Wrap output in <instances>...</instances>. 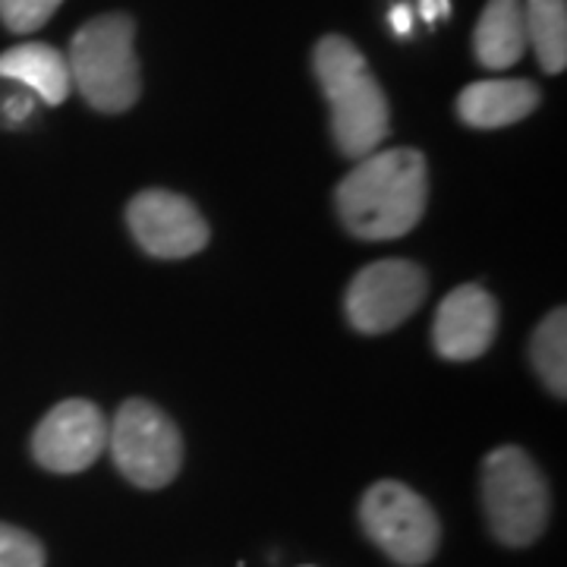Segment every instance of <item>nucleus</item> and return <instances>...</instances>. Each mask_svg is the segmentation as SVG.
<instances>
[{
    "instance_id": "6",
    "label": "nucleus",
    "mask_w": 567,
    "mask_h": 567,
    "mask_svg": "<svg viewBox=\"0 0 567 567\" xmlns=\"http://www.w3.org/2000/svg\"><path fill=\"white\" fill-rule=\"evenodd\" d=\"M360 520L369 539L385 551L391 561L420 567L432 561L442 527L435 511L423 495L394 480H382L369 488L360 505Z\"/></svg>"
},
{
    "instance_id": "17",
    "label": "nucleus",
    "mask_w": 567,
    "mask_h": 567,
    "mask_svg": "<svg viewBox=\"0 0 567 567\" xmlns=\"http://www.w3.org/2000/svg\"><path fill=\"white\" fill-rule=\"evenodd\" d=\"M0 567H44V546L32 533L0 524Z\"/></svg>"
},
{
    "instance_id": "2",
    "label": "nucleus",
    "mask_w": 567,
    "mask_h": 567,
    "mask_svg": "<svg viewBox=\"0 0 567 567\" xmlns=\"http://www.w3.org/2000/svg\"><path fill=\"white\" fill-rule=\"evenodd\" d=\"M316 80L331 107V133L347 158L372 155L388 136V102L382 85L369 73L363 51L341 35L316 44Z\"/></svg>"
},
{
    "instance_id": "14",
    "label": "nucleus",
    "mask_w": 567,
    "mask_h": 567,
    "mask_svg": "<svg viewBox=\"0 0 567 567\" xmlns=\"http://www.w3.org/2000/svg\"><path fill=\"white\" fill-rule=\"evenodd\" d=\"M527 44L546 73H561L567 63V0H527L524 3Z\"/></svg>"
},
{
    "instance_id": "8",
    "label": "nucleus",
    "mask_w": 567,
    "mask_h": 567,
    "mask_svg": "<svg viewBox=\"0 0 567 567\" xmlns=\"http://www.w3.org/2000/svg\"><path fill=\"white\" fill-rule=\"evenodd\" d=\"M126 224L136 244L155 259H186L208 244V224L186 196L145 189L126 208Z\"/></svg>"
},
{
    "instance_id": "9",
    "label": "nucleus",
    "mask_w": 567,
    "mask_h": 567,
    "mask_svg": "<svg viewBox=\"0 0 567 567\" xmlns=\"http://www.w3.org/2000/svg\"><path fill=\"white\" fill-rule=\"evenodd\" d=\"M107 451V423L92 401H61L35 429L32 454L51 473L89 470Z\"/></svg>"
},
{
    "instance_id": "16",
    "label": "nucleus",
    "mask_w": 567,
    "mask_h": 567,
    "mask_svg": "<svg viewBox=\"0 0 567 567\" xmlns=\"http://www.w3.org/2000/svg\"><path fill=\"white\" fill-rule=\"evenodd\" d=\"M61 3L63 0H0V22L10 32L25 35L51 20Z\"/></svg>"
},
{
    "instance_id": "4",
    "label": "nucleus",
    "mask_w": 567,
    "mask_h": 567,
    "mask_svg": "<svg viewBox=\"0 0 567 567\" xmlns=\"http://www.w3.org/2000/svg\"><path fill=\"white\" fill-rule=\"evenodd\" d=\"M483 507L505 546H529L548 524V486L520 447H495L483 464Z\"/></svg>"
},
{
    "instance_id": "5",
    "label": "nucleus",
    "mask_w": 567,
    "mask_h": 567,
    "mask_svg": "<svg viewBox=\"0 0 567 567\" xmlns=\"http://www.w3.org/2000/svg\"><path fill=\"white\" fill-rule=\"evenodd\" d=\"M107 451L123 476L140 488L167 486L183 464V439L174 420L148 401H126L107 425Z\"/></svg>"
},
{
    "instance_id": "3",
    "label": "nucleus",
    "mask_w": 567,
    "mask_h": 567,
    "mask_svg": "<svg viewBox=\"0 0 567 567\" xmlns=\"http://www.w3.org/2000/svg\"><path fill=\"white\" fill-rule=\"evenodd\" d=\"M136 25L123 13L95 17L70 41V82L102 114H121L133 107L142 92Z\"/></svg>"
},
{
    "instance_id": "10",
    "label": "nucleus",
    "mask_w": 567,
    "mask_h": 567,
    "mask_svg": "<svg viewBox=\"0 0 567 567\" xmlns=\"http://www.w3.org/2000/svg\"><path fill=\"white\" fill-rule=\"evenodd\" d=\"M498 331V303L480 284H464L451 290L439 312L432 341L445 360H476L483 357Z\"/></svg>"
},
{
    "instance_id": "15",
    "label": "nucleus",
    "mask_w": 567,
    "mask_h": 567,
    "mask_svg": "<svg viewBox=\"0 0 567 567\" xmlns=\"http://www.w3.org/2000/svg\"><path fill=\"white\" fill-rule=\"evenodd\" d=\"M533 363L551 394H567V316L565 309L548 312L533 334Z\"/></svg>"
},
{
    "instance_id": "13",
    "label": "nucleus",
    "mask_w": 567,
    "mask_h": 567,
    "mask_svg": "<svg viewBox=\"0 0 567 567\" xmlns=\"http://www.w3.org/2000/svg\"><path fill=\"white\" fill-rule=\"evenodd\" d=\"M476 61L488 70H507L527 51L524 0H488L473 32Z\"/></svg>"
},
{
    "instance_id": "11",
    "label": "nucleus",
    "mask_w": 567,
    "mask_h": 567,
    "mask_svg": "<svg viewBox=\"0 0 567 567\" xmlns=\"http://www.w3.org/2000/svg\"><path fill=\"white\" fill-rule=\"evenodd\" d=\"M539 104V89L527 80H483L466 85L457 99V114L466 126L498 130L524 121Z\"/></svg>"
},
{
    "instance_id": "7",
    "label": "nucleus",
    "mask_w": 567,
    "mask_h": 567,
    "mask_svg": "<svg viewBox=\"0 0 567 567\" xmlns=\"http://www.w3.org/2000/svg\"><path fill=\"white\" fill-rule=\"evenodd\" d=\"M425 271L406 259L365 265L347 287V319L363 334H382L410 319L425 300Z\"/></svg>"
},
{
    "instance_id": "1",
    "label": "nucleus",
    "mask_w": 567,
    "mask_h": 567,
    "mask_svg": "<svg viewBox=\"0 0 567 567\" xmlns=\"http://www.w3.org/2000/svg\"><path fill=\"white\" fill-rule=\"evenodd\" d=\"M429 171L423 152H372L347 174L334 203L350 234L363 240H394L410 234L425 212Z\"/></svg>"
},
{
    "instance_id": "18",
    "label": "nucleus",
    "mask_w": 567,
    "mask_h": 567,
    "mask_svg": "<svg viewBox=\"0 0 567 567\" xmlns=\"http://www.w3.org/2000/svg\"><path fill=\"white\" fill-rule=\"evenodd\" d=\"M413 13H410V7L406 3H394L391 7V29L398 32V35H406L410 32V25H413Z\"/></svg>"
},
{
    "instance_id": "19",
    "label": "nucleus",
    "mask_w": 567,
    "mask_h": 567,
    "mask_svg": "<svg viewBox=\"0 0 567 567\" xmlns=\"http://www.w3.org/2000/svg\"><path fill=\"white\" fill-rule=\"evenodd\" d=\"M439 7H442V13H451V0H439Z\"/></svg>"
},
{
    "instance_id": "12",
    "label": "nucleus",
    "mask_w": 567,
    "mask_h": 567,
    "mask_svg": "<svg viewBox=\"0 0 567 567\" xmlns=\"http://www.w3.org/2000/svg\"><path fill=\"white\" fill-rule=\"evenodd\" d=\"M0 76L3 80L22 82L32 89L44 104H63L73 82H70V63L51 44L41 41H25L0 54Z\"/></svg>"
}]
</instances>
